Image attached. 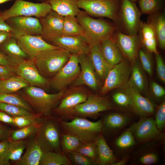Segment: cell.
Here are the masks:
<instances>
[{"label":"cell","instance_id":"6da1fadb","mask_svg":"<svg viewBox=\"0 0 165 165\" xmlns=\"http://www.w3.org/2000/svg\"><path fill=\"white\" fill-rule=\"evenodd\" d=\"M66 89L54 94H48L41 88L29 86L19 91L18 93L32 108L35 113L49 116L59 103Z\"/></svg>","mask_w":165,"mask_h":165},{"label":"cell","instance_id":"7a4b0ae2","mask_svg":"<svg viewBox=\"0 0 165 165\" xmlns=\"http://www.w3.org/2000/svg\"><path fill=\"white\" fill-rule=\"evenodd\" d=\"M60 120L59 127L63 133L72 135L82 143L95 141L103 130L102 120L92 122L86 118L79 117H75L70 122Z\"/></svg>","mask_w":165,"mask_h":165},{"label":"cell","instance_id":"3957f363","mask_svg":"<svg viewBox=\"0 0 165 165\" xmlns=\"http://www.w3.org/2000/svg\"><path fill=\"white\" fill-rule=\"evenodd\" d=\"M76 17L90 45L99 44L117 30L113 24L102 19L94 18L85 11H80Z\"/></svg>","mask_w":165,"mask_h":165},{"label":"cell","instance_id":"277c9868","mask_svg":"<svg viewBox=\"0 0 165 165\" xmlns=\"http://www.w3.org/2000/svg\"><path fill=\"white\" fill-rule=\"evenodd\" d=\"M71 53L61 48L47 50L38 53L33 60L40 74L50 79L67 63Z\"/></svg>","mask_w":165,"mask_h":165},{"label":"cell","instance_id":"5b68a950","mask_svg":"<svg viewBox=\"0 0 165 165\" xmlns=\"http://www.w3.org/2000/svg\"><path fill=\"white\" fill-rule=\"evenodd\" d=\"M90 92L83 86H71L66 88L58 105L53 110L52 112L61 119H74L73 111L74 108L86 100Z\"/></svg>","mask_w":165,"mask_h":165},{"label":"cell","instance_id":"8992f818","mask_svg":"<svg viewBox=\"0 0 165 165\" xmlns=\"http://www.w3.org/2000/svg\"><path fill=\"white\" fill-rule=\"evenodd\" d=\"M47 117L41 122L36 134L37 141L43 152L61 153L59 125L53 119Z\"/></svg>","mask_w":165,"mask_h":165},{"label":"cell","instance_id":"52a82bcc","mask_svg":"<svg viewBox=\"0 0 165 165\" xmlns=\"http://www.w3.org/2000/svg\"><path fill=\"white\" fill-rule=\"evenodd\" d=\"M114 108L113 104L107 97L90 92L86 100L74 108L73 114L74 118L96 119L101 112Z\"/></svg>","mask_w":165,"mask_h":165},{"label":"cell","instance_id":"ba28073f","mask_svg":"<svg viewBox=\"0 0 165 165\" xmlns=\"http://www.w3.org/2000/svg\"><path fill=\"white\" fill-rule=\"evenodd\" d=\"M121 0H78V3L90 16L106 17L116 22Z\"/></svg>","mask_w":165,"mask_h":165},{"label":"cell","instance_id":"9c48e42d","mask_svg":"<svg viewBox=\"0 0 165 165\" xmlns=\"http://www.w3.org/2000/svg\"><path fill=\"white\" fill-rule=\"evenodd\" d=\"M141 13L134 2L121 0L116 23H119L127 34L138 35Z\"/></svg>","mask_w":165,"mask_h":165},{"label":"cell","instance_id":"30bf717a","mask_svg":"<svg viewBox=\"0 0 165 165\" xmlns=\"http://www.w3.org/2000/svg\"><path fill=\"white\" fill-rule=\"evenodd\" d=\"M52 10L50 5L46 3H35L24 0H15L11 7L2 12V15L5 20L20 16H35L39 19L45 16Z\"/></svg>","mask_w":165,"mask_h":165},{"label":"cell","instance_id":"8fae6325","mask_svg":"<svg viewBox=\"0 0 165 165\" xmlns=\"http://www.w3.org/2000/svg\"><path fill=\"white\" fill-rule=\"evenodd\" d=\"M131 67L123 60L114 65L108 73L99 89V95L103 96L114 89H122L127 84Z\"/></svg>","mask_w":165,"mask_h":165},{"label":"cell","instance_id":"7c38bea8","mask_svg":"<svg viewBox=\"0 0 165 165\" xmlns=\"http://www.w3.org/2000/svg\"><path fill=\"white\" fill-rule=\"evenodd\" d=\"M128 128L132 132L137 143L157 141L164 138V134L158 129L155 119L151 116L141 117Z\"/></svg>","mask_w":165,"mask_h":165},{"label":"cell","instance_id":"4fadbf2b","mask_svg":"<svg viewBox=\"0 0 165 165\" xmlns=\"http://www.w3.org/2000/svg\"><path fill=\"white\" fill-rule=\"evenodd\" d=\"M80 71L79 55L71 53L69 59L67 63L50 79V86L58 91L66 89L76 79Z\"/></svg>","mask_w":165,"mask_h":165},{"label":"cell","instance_id":"5bb4252c","mask_svg":"<svg viewBox=\"0 0 165 165\" xmlns=\"http://www.w3.org/2000/svg\"><path fill=\"white\" fill-rule=\"evenodd\" d=\"M13 68L16 75L23 78L30 85L44 90L50 86V79L40 74L33 60L29 59L24 60L16 63Z\"/></svg>","mask_w":165,"mask_h":165},{"label":"cell","instance_id":"9a60e30c","mask_svg":"<svg viewBox=\"0 0 165 165\" xmlns=\"http://www.w3.org/2000/svg\"><path fill=\"white\" fill-rule=\"evenodd\" d=\"M5 21L12 29L11 36L16 39L25 35H42L41 24L36 18L20 16L9 18Z\"/></svg>","mask_w":165,"mask_h":165},{"label":"cell","instance_id":"2e32d148","mask_svg":"<svg viewBox=\"0 0 165 165\" xmlns=\"http://www.w3.org/2000/svg\"><path fill=\"white\" fill-rule=\"evenodd\" d=\"M112 37L123 56L131 64L137 59L138 51L142 45L138 35L125 34L116 30Z\"/></svg>","mask_w":165,"mask_h":165},{"label":"cell","instance_id":"e0dca14e","mask_svg":"<svg viewBox=\"0 0 165 165\" xmlns=\"http://www.w3.org/2000/svg\"><path fill=\"white\" fill-rule=\"evenodd\" d=\"M79 74L72 84L74 86H86L94 91L100 89V82L88 54L79 55Z\"/></svg>","mask_w":165,"mask_h":165},{"label":"cell","instance_id":"ac0fdd59","mask_svg":"<svg viewBox=\"0 0 165 165\" xmlns=\"http://www.w3.org/2000/svg\"><path fill=\"white\" fill-rule=\"evenodd\" d=\"M122 89L129 96L132 112L141 117L151 116L155 114L156 106L148 98L127 84Z\"/></svg>","mask_w":165,"mask_h":165},{"label":"cell","instance_id":"d6986e66","mask_svg":"<svg viewBox=\"0 0 165 165\" xmlns=\"http://www.w3.org/2000/svg\"><path fill=\"white\" fill-rule=\"evenodd\" d=\"M43 39L41 35H25L16 39L18 45L27 55L28 59L33 60L40 52L60 48L48 43Z\"/></svg>","mask_w":165,"mask_h":165},{"label":"cell","instance_id":"ffe728a7","mask_svg":"<svg viewBox=\"0 0 165 165\" xmlns=\"http://www.w3.org/2000/svg\"><path fill=\"white\" fill-rule=\"evenodd\" d=\"M64 17L52 10L45 16L39 18L43 38L50 41L62 35Z\"/></svg>","mask_w":165,"mask_h":165},{"label":"cell","instance_id":"44dd1931","mask_svg":"<svg viewBox=\"0 0 165 165\" xmlns=\"http://www.w3.org/2000/svg\"><path fill=\"white\" fill-rule=\"evenodd\" d=\"M50 41L55 45L69 51L71 53L80 55L88 54L89 52L90 45L84 35L61 36Z\"/></svg>","mask_w":165,"mask_h":165},{"label":"cell","instance_id":"7402d4cb","mask_svg":"<svg viewBox=\"0 0 165 165\" xmlns=\"http://www.w3.org/2000/svg\"><path fill=\"white\" fill-rule=\"evenodd\" d=\"M88 54L100 81L104 82L108 73L113 67L106 61L101 51L99 44L90 45Z\"/></svg>","mask_w":165,"mask_h":165},{"label":"cell","instance_id":"603a6c76","mask_svg":"<svg viewBox=\"0 0 165 165\" xmlns=\"http://www.w3.org/2000/svg\"><path fill=\"white\" fill-rule=\"evenodd\" d=\"M26 150L18 160L14 161L16 165H39L43 152L36 137L26 140Z\"/></svg>","mask_w":165,"mask_h":165},{"label":"cell","instance_id":"cb8c5ba5","mask_svg":"<svg viewBox=\"0 0 165 165\" xmlns=\"http://www.w3.org/2000/svg\"><path fill=\"white\" fill-rule=\"evenodd\" d=\"M101 53L107 62L113 67L123 60V55L112 37H108L99 44Z\"/></svg>","mask_w":165,"mask_h":165},{"label":"cell","instance_id":"d4e9b609","mask_svg":"<svg viewBox=\"0 0 165 165\" xmlns=\"http://www.w3.org/2000/svg\"><path fill=\"white\" fill-rule=\"evenodd\" d=\"M50 4L52 10L64 16H76L80 11L78 0H37Z\"/></svg>","mask_w":165,"mask_h":165},{"label":"cell","instance_id":"484cf974","mask_svg":"<svg viewBox=\"0 0 165 165\" xmlns=\"http://www.w3.org/2000/svg\"><path fill=\"white\" fill-rule=\"evenodd\" d=\"M132 120V117L128 114L111 113L107 115L102 120L103 127L112 132H118L127 126Z\"/></svg>","mask_w":165,"mask_h":165},{"label":"cell","instance_id":"4316f807","mask_svg":"<svg viewBox=\"0 0 165 165\" xmlns=\"http://www.w3.org/2000/svg\"><path fill=\"white\" fill-rule=\"evenodd\" d=\"M26 146V140L9 141L0 158V165H9L10 161L14 162L19 160Z\"/></svg>","mask_w":165,"mask_h":165},{"label":"cell","instance_id":"83f0119b","mask_svg":"<svg viewBox=\"0 0 165 165\" xmlns=\"http://www.w3.org/2000/svg\"><path fill=\"white\" fill-rule=\"evenodd\" d=\"M135 60L131 64V71L127 85L132 87L141 94L147 91V79L140 64Z\"/></svg>","mask_w":165,"mask_h":165},{"label":"cell","instance_id":"f1b7e54d","mask_svg":"<svg viewBox=\"0 0 165 165\" xmlns=\"http://www.w3.org/2000/svg\"><path fill=\"white\" fill-rule=\"evenodd\" d=\"M95 143L97 151V164L112 165L118 160L108 146L102 133L97 137Z\"/></svg>","mask_w":165,"mask_h":165},{"label":"cell","instance_id":"f546056e","mask_svg":"<svg viewBox=\"0 0 165 165\" xmlns=\"http://www.w3.org/2000/svg\"><path fill=\"white\" fill-rule=\"evenodd\" d=\"M138 35L142 45L150 53H158L157 49V40L154 31L148 23L141 21Z\"/></svg>","mask_w":165,"mask_h":165},{"label":"cell","instance_id":"4dcf8cb0","mask_svg":"<svg viewBox=\"0 0 165 165\" xmlns=\"http://www.w3.org/2000/svg\"><path fill=\"white\" fill-rule=\"evenodd\" d=\"M147 23L152 26L155 33L157 42L162 50L165 48V17L159 12L150 15Z\"/></svg>","mask_w":165,"mask_h":165},{"label":"cell","instance_id":"1f68e13d","mask_svg":"<svg viewBox=\"0 0 165 165\" xmlns=\"http://www.w3.org/2000/svg\"><path fill=\"white\" fill-rule=\"evenodd\" d=\"M0 50L16 63L28 59L27 55L18 45L16 39L12 36L0 45Z\"/></svg>","mask_w":165,"mask_h":165},{"label":"cell","instance_id":"d6a6232c","mask_svg":"<svg viewBox=\"0 0 165 165\" xmlns=\"http://www.w3.org/2000/svg\"><path fill=\"white\" fill-rule=\"evenodd\" d=\"M30 86L21 76L16 75L8 79L2 80L0 83V92L13 93Z\"/></svg>","mask_w":165,"mask_h":165},{"label":"cell","instance_id":"836d02e7","mask_svg":"<svg viewBox=\"0 0 165 165\" xmlns=\"http://www.w3.org/2000/svg\"><path fill=\"white\" fill-rule=\"evenodd\" d=\"M84 35L83 30L75 16L68 15L64 17L63 27L61 36H75Z\"/></svg>","mask_w":165,"mask_h":165},{"label":"cell","instance_id":"e575fe53","mask_svg":"<svg viewBox=\"0 0 165 165\" xmlns=\"http://www.w3.org/2000/svg\"><path fill=\"white\" fill-rule=\"evenodd\" d=\"M41 122L38 121L18 130H10L8 140L10 141L24 140L32 135L36 134L40 126Z\"/></svg>","mask_w":165,"mask_h":165},{"label":"cell","instance_id":"d590c367","mask_svg":"<svg viewBox=\"0 0 165 165\" xmlns=\"http://www.w3.org/2000/svg\"><path fill=\"white\" fill-rule=\"evenodd\" d=\"M72 164L65 154L54 152H43L39 165H71Z\"/></svg>","mask_w":165,"mask_h":165},{"label":"cell","instance_id":"8d00e7d4","mask_svg":"<svg viewBox=\"0 0 165 165\" xmlns=\"http://www.w3.org/2000/svg\"><path fill=\"white\" fill-rule=\"evenodd\" d=\"M159 155L154 149L145 148L139 151L134 156V163L141 165H150L156 163Z\"/></svg>","mask_w":165,"mask_h":165},{"label":"cell","instance_id":"74e56055","mask_svg":"<svg viewBox=\"0 0 165 165\" xmlns=\"http://www.w3.org/2000/svg\"><path fill=\"white\" fill-rule=\"evenodd\" d=\"M0 103L16 105L35 113L31 106L18 94L0 92Z\"/></svg>","mask_w":165,"mask_h":165},{"label":"cell","instance_id":"f35d334b","mask_svg":"<svg viewBox=\"0 0 165 165\" xmlns=\"http://www.w3.org/2000/svg\"><path fill=\"white\" fill-rule=\"evenodd\" d=\"M136 144L132 132L128 128L116 139L115 142L117 148L122 151L131 149Z\"/></svg>","mask_w":165,"mask_h":165},{"label":"cell","instance_id":"ab89813d","mask_svg":"<svg viewBox=\"0 0 165 165\" xmlns=\"http://www.w3.org/2000/svg\"><path fill=\"white\" fill-rule=\"evenodd\" d=\"M163 0H138L141 13L150 15L159 12L163 7Z\"/></svg>","mask_w":165,"mask_h":165},{"label":"cell","instance_id":"60d3db41","mask_svg":"<svg viewBox=\"0 0 165 165\" xmlns=\"http://www.w3.org/2000/svg\"><path fill=\"white\" fill-rule=\"evenodd\" d=\"M82 143L79 139L72 135L64 133L61 135V145L64 153L68 154L75 151Z\"/></svg>","mask_w":165,"mask_h":165},{"label":"cell","instance_id":"b9f144b4","mask_svg":"<svg viewBox=\"0 0 165 165\" xmlns=\"http://www.w3.org/2000/svg\"><path fill=\"white\" fill-rule=\"evenodd\" d=\"M150 53L145 48L139 49L138 57L139 58L141 65L144 71L150 76L153 75V65Z\"/></svg>","mask_w":165,"mask_h":165},{"label":"cell","instance_id":"7bdbcfd3","mask_svg":"<svg viewBox=\"0 0 165 165\" xmlns=\"http://www.w3.org/2000/svg\"><path fill=\"white\" fill-rule=\"evenodd\" d=\"M122 90V91H117L113 94L112 96L113 101L119 108L132 112L129 96L125 90Z\"/></svg>","mask_w":165,"mask_h":165},{"label":"cell","instance_id":"ee69618b","mask_svg":"<svg viewBox=\"0 0 165 165\" xmlns=\"http://www.w3.org/2000/svg\"><path fill=\"white\" fill-rule=\"evenodd\" d=\"M0 110L12 116H27L34 113L20 106L4 103H0Z\"/></svg>","mask_w":165,"mask_h":165},{"label":"cell","instance_id":"f6af8a7d","mask_svg":"<svg viewBox=\"0 0 165 165\" xmlns=\"http://www.w3.org/2000/svg\"><path fill=\"white\" fill-rule=\"evenodd\" d=\"M75 151L89 158L97 164V151L95 141L82 143Z\"/></svg>","mask_w":165,"mask_h":165},{"label":"cell","instance_id":"bcb514c9","mask_svg":"<svg viewBox=\"0 0 165 165\" xmlns=\"http://www.w3.org/2000/svg\"><path fill=\"white\" fill-rule=\"evenodd\" d=\"M42 116L41 113H34L27 116H13L14 125L20 128L28 126L38 121Z\"/></svg>","mask_w":165,"mask_h":165},{"label":"cell","instance_id":"7dc6e473","mask_svg":"<svg viewBox=\"0 0 165 165\" xmlns=\"http://www.w3.org/2000/svg\"><path fill=\"white\" fill-rule=\"evenodd\" d=\"M155 119L157 127L162 132L165 127V101H163L156 106L155 112Z\"/></svg>","mask_w":165,"mask_h":165},{"label":"cell","instance_id":"c3c4849f","mask_svg":"<svg viewBox=\"0 0 165 165\" xmlns=\"http://www.w3.org/2000/svg\"><path fill=\"white\" fill-rule=\"evenodd\" d=\"M68 154L71 162L78 165H91L96 163L89 158L84 155L75 151Z\"/></svg>","mask_w":165,"mask_h":165},{"label":"cell","instance_id":"681fc988","mask_svg":"<svg viewBox=\"0 0 165 165\" xmlns=\"http://www.w3.org/2000/svg\"><path fill=\"white\" fill-rule=\"evenodd\" d=\"M157 75L160 79L165 83V65L161 56L159 53L155 54Z\"/></svg>","mask_w":165,"mask_h":165},{"label":"cell","instance_id":"f907efd6","mask_svg":"<svg viewBox=\"0 0 165 165\" xmlns=\"http://www.w3.org/2000/svg\"><path fill=\"white\" fill-rule=\"evenodd\" d=\"M152 94L156 100L163 99L165 95V90L162 86L155 81L152 82L150 84Z\"/></svg>","mask_w":165,"mask_h":165},{"label":"cell","instance_id":"816d5d0a","mask_svg":"<svg viewBox=\"0 0 165 165\" xmlns=\"http://www.w3.org/2000/svg\"><path fill=\"white\" fill-rule=\"evenodd\" d=\"M16 75L13 67L0 64V79L4 80Z\"/></svg>","mask_w":165,"mask_h":165},{"label":"cell","instance_id":"f5cc1de1","mask_svg":"<svg viewBox=\"0 0 165 165\" xmlns=\"http://www.w3.org/2000/svg\"><path fill=\"white\" fill-rule=\"evenodd\" d=\"M16 63L0 50V64L13 67Z\"/></svg>","mask_w":165,"mask_h":165},{"label":"cell","instance_id":"db71d44e","mask_svg":"<svg viewBox=\"0 0 165 165\" xmlns=\"http://www.w3.org/2000/svg\"><path fill=\"white\" fill-rule=\"evenodd\" d=\"M0 121L14 125L13 117L0 110Z\"/></svg>","mask_w":165,"mask_h":165},{"label":"cell","instance_id":"11a10c76","mask_svg":"<svg viewBox=\"0 0 165 165\" xmlns=\"http://www.w3.org/2000/svg\"><path fill=\"white\" fill-rule=\"evenodd\" d=\"M10 130L0 123V141L8 140Z\"/></svg>","mask_w":165,"mask_h":165},{"label":"cell","instance_id":"9f6ffc18","mask_svg":"<svg viewBox=\"0 0 165 165\" xmlns=\"http://www.w3.org/2000/svg\"><path fill=\"white\" fill-rule=\"evenodd\" d=\"M0 30L6 31L11 32L12 28L6 23L2 15V11H0Z\"/></svg>","mask_w":165,"mask_h":165},{"label":"cell","instance_id":"6f0895ef","mask_svg":"<svg viewBox=\"0 0 165 165\" xmlns=\"http://www.w3.org/2000/svg\"><path fill=\"white\" fill-rule=\"evenodd\" d=\"M11 36V35L10 32L0 30V45Z\"/></svg>","mask_w":165,"mask_h":165},{"label":"cell","instance_id":"680465c9","mask_svg":"<svg viewBox=\"0 0 165 165\" xmlns=\"http://www.w3.org/2000/svg\"><path fill=\"white\" fill-rule=\"evenodd\" d=\"M130 156L127 155L124 156L120 160H118L112 165H125L130 160Z\"/></svg>","mask_w":165,"mask_h":165},{"label":"cell","instance_id":"91938a15","mask_svg":"<svg viewBox=\"0 0 165 165\" xmlns=\"http://www.w3.org/2000/svg\"><path fill=\"white\" fill-rule=\"evenodd\" d=\"M9 142L8 140L0 141V158L5 151Z\"/></svg>","mask_w":165,"mask_h":165},{"label":"cell","instance_id":"94428289","mask_svg":"<svg viewBox=\"0 0 165 165\" xmlns=\"http://www.w3.org/2000/svg\"><path fill=\"white\" fill-rule=\"evenodd\" d=\"M13 0H0V4H1Z\"/></svg>","mask_w":165,"mask_h":165},{"label":"cell","instance_id":"6125c7cd","mask_svg":"<svg viewBox=\"0 0 165 165\" xmlns=\"http://www.w3.org/2000/svg\"><path fill=\"white\" fill-rule=\"evenodd\" d=\"M130 0L132 1V2H135L137 1H138V0Z\"/></svg>","mask_w":165,"mask_h":165},{"label":"cell","instance_id":"be15d7a7","mask_svg":"<svg viewBox=\"0 0 165 165\" xmlns=\"http://www.w3.org/2000/svg\"><path fill=\"white\" fill-rule=\"evenodd\" d=\"M2 80L0 79V83L1 82V81Z\"/></svg>","mask_w":165,"mask_h":165}]
</instances>
